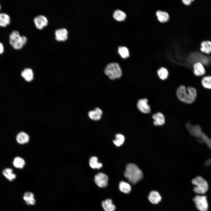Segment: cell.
Returning <instances> with one entry per match:
<instances>
[{
	"mask_svg": "<svg viewBox=\"0 0 211 211\" xmlns=\"http://www.w3.org/2000/svg\"><path fill=\"white\" fill-rule=\"evenodd\" d=\"M193 56V62L197 61L205 65H208L210 63V59L201 54H194Z\"/></svg>",
	"mask_w": 211,
	"mask_h": 211,
	"instance_id": "5bb4252c",
	"label": "cell"
},
{
	"mask_svg": "<svg viewBox=\"0 0 211 211\" xmlns=\"http://www.w3.org/2000/svg\"><path fill=\"white\" fill-rule=\"evenodd\" d=\"M197 208L200 211H207L208 204L205 195H196L193 199Z\"/></svg>",
	"mask_w": 211,
	"mask_h": 211,
	"instance_id": "52a82bcc",
	"label": "cell"
},
{
	"mask_svg": "<svg viewBox=\"0 0 211 211\" xmlns=\"http://www.w3.org/2000/svg\"><path fill=\"white\" fill-rule=\"evenodd\" d=\"M194 1L192 0H183V2L185 5H189L190 4L192 1Z\"/></svg>",
	"mask_w": 211,
	"mask_h": 211,
	"instance_id": "d6a6232c",
	"label": "cell"
},
{
	"mask_svg": "<svg viewBox=\"0 0 211 211\" xmlns=\"http://www.w3.org/2000/svg\"><path fill=\"white\" fill-rule=\"evenodd\" d=\"M137 107L140 112L145 114L149 113L151 111L150 107L148 103V100L146 98L139 99Z\"/></svg>",
	"mask_w": 211,
	"mask_h": 211,
	"instance_id": "9c48e42d",
	"label": "cell"
},
{
	"mask_svg": "<svg viewBox=\"0 0 211 211\" xmlns=\"http://www.w3.org/2000/svg\"><path fill=\"white\" fill-rule=\"evenodd\" d=\"M115 139L113 141L114 144L117 146L119 147L122 145L125 140V137L121 134H117L116 135Z\"/></svg>",
	"mask_w": 211,
	"mask_h": 211,
	"instance_id": "1f68e13d",
	"label": "cell"
},
{
	"mask_svg": "<svg viewBox=\"0 0 211 211\" xmlns=\"http://www.w3.org/2000/svg\"><path fill=\"white\" fill-rule=\"evenodd\" d=\"M157 74L159 77L162 80L166 79L169 76L168 70L164 67H160L157 70Z\"/></svg>",
	"mask_w": 211,
	"mask_h": 211,
	"instance_id": "4316f807",
	"label": "cell"
},
{
	"mask_svg": "<svg viewBox=\"0 0 211 211\" xmlns=\"http://www.w3.org/2000/svg\"><path fill=\"white\" fill-rule=\"evenodd\" d=\"M118 52L123 58H126L129 56V51L126 47L119 46L118 48Z\"/></svg>",
	"mask_w": 211,
	"mask_h": 211,
	"instance_id": "4dcf8cb0",
	"label": "cell"
},
{
	"mask_svg": "<svg viewBox=\"0 0 211 211\" xmlns=\"http://www.w3.org/2000/svg\"><path fill=\"white\" fill-rule=\"evenodd\" d=\"M156 15L158 20L161 23L167 21L169 18V15L166 12L158 10L156 12Z\"/></svg>",
	"mask_w": 211,
	"mask_h": 211,
	"instance_id": "44dd1931",
	"label": "cell"
},
{
	"mask_svg": "<svg viewBox=\"0 0 211 211\" xmlns=\"http://www.w3.org/2000/svg\"><path fill=\"white\" fill-rule=\"evenodd\" d=\"M201 51L207 54L211 53V42L209 40L203 41L201 43Z\"/></svg>",
	"mask_w": 211,
	"mask_h": 211,
	"instance_id": "d6986e66",
	"label": "cell"
},
{
	"mask_svg": "<svg viewBox=\"0 0 211 211\" xmlns=\"http://www.w3.org/2000/svg\"><path fill=\"white\" fill-rule=\"evenodd\" d=\"M33 20L37 28L40 29H42L44 27L46 26L48 22L47 18L42 15L36 16Z\"/></svg>",
	"mask_w": 211,
	"mask_h": 211,
	"instance_id": "30bf717a",
	"label": "cell"
},
{
	"mask_svg": "<svg viewBox=\"0 0 211 211\" xmlns=\"http://www.w3.org/2000/svg\"><path fill=\"white\" fill-rule=\"evenodd\" d=\"M104 72L105 74L111 79L120 78L122 75V70L119 65L117 63L113 62L108 64Z\"/></svg>",
	"mask_w": 211,
	"mask_h": 211,
	"instance_id": "5b68a950",
	"label": "cell"
},
{
	"mask_svg": "<svg viewBox=\"0 0 211 211\" xmlns=\"http://www.w3.org/2000/svg\"><path fill=\"white\" fill-rule=\"evenodd\" d=\"M4 51V47L2 44L0 42V54L3 53Z\"/></svg>",
	"mask_w": 211,
	"mask_h": 211,
	"instance_id": "836d02e7",
	"label": "cell"
},
{
	"mask_svg": "<svg viewBox=\"0 0 211 211\" xmlns=\"http://www.w3.org/2000/svg\"><path fill=\"white\" fill-rule=\"evenodd\" d=\"M68 32L65 28L56 29L55 31V39L58 41H64L68 38Z\"/></svg>",
	"mask_w": 211,
	"mask_h": 211,
	"instance_id": "8fae6325",
	"label": "cell"
},
{
	"mask_svg": "<svg viewBox=\"0 0 211 211\" xmlns=\"http://www.w3.org/2000/svg\"><path fill=\"white\" fill-rule=\"evenodd\" d=\"M177 98L181 101L188 104L193 103L197 96L196 89L192 87L186 88L181 85L177 88L176 91Z\"/></svg>",
	"mask_w": 211,
	"mask_h": 211,
	"instance_id": "6da1fadb",
	"label": "cell"
},
{
	"mask_svg": "<svg viewBox=\"0 0 211 211\" xmlns=\"http://www.w3.org/2000/svg\"><path fill=\"white\" fill-rule=\"evenodd\" d=\"M34 197V195L32 193L27 192L24 194L23 198L27 204L33 205H34L35 202Z\"/></svg>",
	"mask_w": 211,
	"mask_h": 211,
	"instance_id": "603a6c76",
	"label": "cell"
},
{
	"mask_svg": "<svg viewBox=\"0 0 211 211\" xmlns=\"http://www.w3.org/2000/svg\"><path fill=\"white\" fill-rule=\"evenodd\" d=\"M21 75L22 76L28 81H30L33 79V73L32 70L30 68L25 69L22 72Z\"/></svg>",
	"mask_w": 211,
	"mask_h": 211,
	"instance_id": "7402d4cb",
	"label": "cell"
},
{
	"mask_svg": "<svg viewBox=\"0 0 211 211\" xmlns=\"http://www.w3.org/2000/svg\"><path fill=\"white\" fill-rule=\"evenodd\" d=\"M102 114V112L101 110L99 108H96L94 110L90 111L88 115L91 119L97 120L101 118Z\"/></svg>",
	"mask_w": 211,
	"mask_h": 211,
	"instance_id": "2e32d148",
	"label": "cell"
},
{
	"mask_svg": "<svg viewBox=\"0 0 211 211\" xmlns=\"http://www.w3.org/2000/svg\"><path fill=\"white\" fill-rule=\"evenodd\" d=\"M149 201L153 204H157L161 201V198L159 193L155 191L150 192L148 196Z\"/></svg>",
	"mask_w": 211,
	"mask_h": 211,
	"instance_id": "9a60e30c",
	"label": "cell"
},
{
	"mask_svg": "<svg viewBox=\"0 0 211 211\" xmlns=\"http://www.w3.org/2000/svg\"><path fill=\"white\" fill-rule=\"evenodd\" d=\"M10 16L4 13H0V26L4 27L8 25L10 22Z\"/></svg>",
	"mask_w": 211,
	"mask_h": 211,
	"instance_id": "ffe728a7",
	"label": "cell"
},
{
	"mask_svg": "<svg viewBox=\"0 0 211 211\" xmlns=\"http://www.w3.org/2000/svg\"><path fill=\"white\" fill-rule=\"evenodd\" d=\"M192 183L195 186L194 190L198 194H204L208 190V186L207 181L200 176H197L193 179Z\"/></svg>",
	"mask_w": 211,
	"mask_h": 211,
	"instance_id": "8992f818",
	"label": "cell"
},
{
	"mask_svg": "<svg viewBox=\"0 0 211 211\" xmlns=\"http://www.w3.org/2000/svg\"><path fill=\"white\" fill-rule=\"evenodd\" d=\"M9 43L15 49L19 50L22 48L26 43V37L23 35L21 36L17 30L13 31L10 34Z\"/></svg>",
	"mask_w": 211,
	"mask_h": 211,
	"instance_id": "277c9868",
	"label": "cell"
},
{
	"mask_svg": "<svg viewBox=\"0 0 211 211\" xmlns=\"http://www.w3.org/2000/svg\"><path fill=\"white\" fill-rule=\"evenodd\" d=\"M3 175L10 181H12L16 177V175L13 173V170L11 168H6L3 171Z\"/></svg>",
	"mask_w": 211,
	"mask_h": 211,
	"instance_id": "f546056e",
	"label": "cell"
},
{
	"mask_svg": "<svg viewBox=\"0 0 211 211\" xmlns=\"http://www.w3.org/2000/svg\"><path fill=\"white\" fill-rule=\"evenodd\" d=\"M102 205L105 211H114L115 207L110 199H107L102 203Z\"/></svg>",
	"mask_w": 211,
	"mask_h": 211,
	"instance_id": "e0dca14e",
	"label": "cell"
},
{
	"mask_svg": "<svg viewBox=\"0 0 211 211\" xmlns=\"http://www.w3.org/2000/svg\"><path fill=\"white\" fill-rule=\"evenodd\" d=\"M29 140L28 135L24 132H21L18 133L16 136L17 142L21 144H23L28 142Z\"/></svg>",
	"mask_w": 211,
	"mask_h": 211,
	"instance_id": "ac0fdd59",
	"label": "cell"
},
{
	"mask_svg": "<svg viewBox=\"0 0 211 211\" xmlns=\"http://www.w3.org/2000/svg\"><path fill=\"white\" fill-rule=\"evenodd\" d=\"M113 16L115 19L118 21L124 20L126 16L124 12L119 9L115 10L113 13Z\"/></svg>",
	"mask_w": 211,
	"mask_h": 211,
	"instance_id": "484cf974",
	"label": "cell"
},
{
	"mask_svg": "<svg viewBox=\"0 0 211 211\" xmlns=\"http://www.w3.org/2000/svg\"><path fill=\"white\" fill-rule=\"evenodd\" d=\"M124 176L130 182L135 184L142 178L143 173L136 165L130 163L126 166Z\"/></svg>",
	"mask_w": 211,
	"mask_h": 211,
	"instance_id": "7a4b0ae2",
	"label": "cell"
},
{
	"mask_svg": "<svg viewBox=\"0 0 211 211\" xmlns=\"http://www.w3.org/2000/svg\"><path fill=\"white\" fill-rule=\"evenodd\" d=\"M154 120V124L156 126H161L165 122V119L164 115L161 112H157L154 114L152 116Z\"/></svg>",
	"mask_w": 211,
	"mask_h": 211,
	"instance_id": "4fadbf2b",
	"label": "cell"
},
{
	"mask_svg": "<svg viewBox=\"0 0 211 211\" xmlns=\"http://www.w3.org/2000/svg\"><path fill=\"white\" fill-rule=\"evenodd\" d=\"M194 74L196 76H200L205 74V70L203 64L200 62H196L193 65Z\"/></svg>",
	"mask_w": 211,
	"mask_h": 211,
	"instance_id": "7c38bea8",
	"label": "cell"
},
{
	"mask_svg": "<svg viewBox=\"0 0 211 211\" xmlns=\"http://www.w3.org/2000/svg\"><path fill=\"white\" fill-rule=\"evenodd\" d=\"M25 164L24 160L19 157H15L13 161V164L16 168L19 169L23 168Z\"/></svg>",
	"mask_w": 211,
	"mask_h": 211,
	"instance_id": "f1b7e54d",
	"label": "cell"
},
{
	"mask_svg": "<svg viewBox=\"0 0 211 211\" xmlns=\"http://www.w3.org/2000/svg\"><path fill=\"white\" fill-rule=\"evenodd\" d=\"M94 181L98 186L101 188H104L108 185V178L105 174L99 173L95 176Z\"/></svg>",
	"mask_w": 211,
	"mask_h": 211,
	"instance_id": "ba28073f",
	"label": "cell"
},
{
	"mask_svg": "<svg viewBox=\"0 0 211 211\" xmlns=\"http://www.w3.org/2000/svg\"><path fill=\"white\" fill-rule=\"evenodd\" d=\"M119 188L121 191L126 194L130 193L131 190V187L130 185L123 181L120 183Z\"/></svg>",
	"mask_w": 211,
	"mask_h": 211,
	"instance_id": "cb8c5ba5",
	"label": "cell"
},
{
	"mask_svg": "<svg viewBox=\"0 0 211 211\" xmlns=\"http://www.w3.org/2000/svg\"><path fill=\"white\" fill-rule=\"evenodd\" d=\"M89 165L91 168L93 169H99L102 166L101 163L98 162V159L96 156L91 157L89 160Z\"/></svg>",
	"mask_w": 211,
	"mask_h": 211,
	"instance_id": "d4e9b609",
	"label": "cell"
},
{
	"mask_svg": "<svg viewBox=\"0 0 211 211\" xmlns=\"http://www.w3.org/2000/svg\"><path fill=\"white\" fill-rule=\"evenodd\" d=\"M186 127L191 135L197 137H201L203 139L202 141L207 143L211 149V139L201 131V128L199 125H192L189 122H188L186 124ZM205 164L207 165L211 164V159L207 160L205 162Z\"/></svg>",
	"mask_w": 211,
	"mask_h": 211,
	"instance_id": "3957f363",
	"label": "cell"
},
{
	"mask_svg": "<svg viewBox=\"0 0 211 211\" xmlns=\"http://www.w3.org/2000/svg\"><path fill=\"white\" fill-rule=\"evenodd\" d=\"M1 6L0 4V10H1Z\"/></svg>",
	"mask_w": 211,
	"mask_h": 211,
	"instance_id": "e575fe53",
	"label": "cell"
},
{
	"mask_svg": "<svg viewBox=\"0 0 211 211\" xmlns=\"http://www.w3.org/2000/svg\"><path fill=\"white\" fill-rule=\"evenodd\" d=\"M201 83L204 88L211 89V76L207 75L203 77L201 80Z\"/></svg>",
	"mask_w": 211,
	"mask_h": 211,
	"instance_id": "83f0119b",
	"label": "cell"
}]
</instances>
